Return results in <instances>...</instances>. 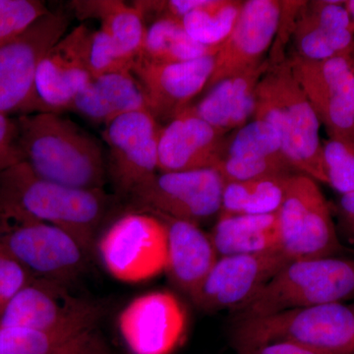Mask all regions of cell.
Here are the masks:
<instances>
[{
    "label": "cell",
    "instance_id": "obj_1",
    "mask_svg": "<svg viewBox=\"0 0 354 354\" xmlns=\"http://www.w3.org/2000/svg\"><path fill=\"white\" fill-rule=\"evenodd\" d=\"M104 189L84 190L41 178L26 162L0 172V216L36 221L68 232L88 253L111 206Z\"/></svg>",
    "mask_w": 354,
    "mask_h": 354
},
{
    "label": "cell",
    "instance_id": "obj_2",
    "mask_svg": "<svg viewBox=\"0 0 354 354\" xmlns=\"http://www.w3.org/2000/svg\"><path fill=\"white\" fill-rule=\"evenodd\" d=\"M16 121L22 160L37 176L76 189H104L108 165L95 137L53 111L26 114Z\"/></svg>",
    "mask_w": 354,
    "mask_h": 354
},
{
    "label": "cell",
    "instance_id": "obj_3",
    "mask_svg": "<svg viewBox=\"0 0 354 354\" xmlns=\"http://www.w3.org/2000/svg\"><path fill=\"white\" fill-rule=\"evenodd\" d=\"M253 120H264L276 128L293 171L328 184L320 120L288 59L271 65L261 79Z\"/></svg>",
    "mask_w": 354,
    "mask_h": 354
},
{
    "label": "cell",
    "instance_id": "obj_4",
    "mask_svg": "<svg viewBox=\"0 0 354 354\" xmlns=\"http://www.w3.org/2000/svg\"><path fill=\"white\" fill-rule=\"evenodd\" d=\"M274 342H293L335 354H354V306L344 302L286 310L236 320L232 344L246 354Z\"/></svg>",
    "mask_w": 354,
    "mask_h": 354
},
{
    "label": "cell",
    "instance_id": "obj_5",
    "mask_svg": "<svg viewBox=\"0 0 354 354\" xmlns=\"http://www.w3.org/2000/svg\"><path fill=\"white\" fill-rule=\"evenodd\" d=\"M354 299V261L337 257L290 261L246 304L236 320Z\"/></svg>",
    "mask_w": 354,
    "mask_h": 354
},
{
    "label": "cell",
    "instance_id": "obj_6",
    "mask_svg": "<svg viewBox=\"0 0 354 354\" xmlns=\"http://www.w3.org/2000/svg\"><path fill=\"white\" fill-rule=\"evenodd\" d=\"M69 23L66 14L50 10L0 48V114L18 118L50 111L37 90V73L46 53L66 34Z\"/></svg>",
    "mask_w": 354,
    "mask_h": 354
},
{
    "label": "cell",
    "instance_id": "obj_7",
    "mask_svg": "<svg viewBox=\"0 0 354 354\" xmlns=\"http://www.w3.org/2000/svg\"><path fill=\"white\" fill-rule=\"evenodd\" d=\"M97 249L102 266L113 279L143 283L167 270V225L152 213L125 214L100 237Z\"/></svg>",
    "mask_w": 354,
    "mask_h": 354
},
{
    "label": "cell",
    "instance_id": "obj_8",
    "mask_svg": "<svg viewBox=\"0 0 354 354\" xmlns=\"http://www.w3.org/2000/svg\"><path fill=\"white\" fill-rule=\"evenodd\" d=\"M278 223L281 250L290 261L335 257L342 250L329 204L306 174L288 178Z\"/></svg>",
    "mask_w": 354,
    "mask_h": 354
},
{
    "label": "cell",
    "instance_id": "obj_9",
    "mask_svg": "<svg viewBox=\"0 0 354 354\" xmlns=\"http://www.w3.org/2000/svg\"><path fill=\"white\" fill-rule=\"evenodd\" d=\"M102 312L101 304L72 295L62 283L46 279L26 286L9 301L0 315V327L83 337L92 334Z\"/></svg>",
    "mask_w": 354,
    "mask_h": 354
},
{
    "label": "cell",
    "instance_id": "obj_10",
    "mask_svg": "<svg viewBox=\"0 0 354 354\" xmlns=\"http://www.w3.org/2000/svg\"><path fill=\"white\" fill-rule=\"evenodd\" d=\"M225 184L216 169L158 172L128 198L149 213L199 225L220 215Z\"/></svg>",
    "mask_w": 354,
    "mask_h": 354
},
{
    "label": "cell",
    "instance_id": "obj_11",
    "mask_svg": "<svg viewBox=\"0 0 354 354\" xmlns=\"http://www.w3.org/2000/svg\"><path fill=\"white\" fill-rule=\"evenodd\" d=\"M162 127L150 111H136L109 122L102 131L108 147V177L118 195L129 197L158 174Z\"/></svg>",
    "mask_w": 354,
    "mask_h": 354
},
{
    "label": "cell",
    "instance_id": "obj_12",
    "mask_svg": "<svg viewBox=\"0 0 354 354\" xmlns=\"http://www.w3.org/2000/svg\"><path fill=\"white\" fill-rule=\"evenodd\" d=\"M351 55L321 62L297 57L288 59L293 76L329 137L354 135V74Z\"/></svg>",
    "mask_w": 354,
    "mask_h": 354
},
{
    "label": "cell",
    "instance_id": "obj_13",
    "mask_svg": "<svg viewBox=\"0 0 354 354\" xmlns=\"http://www.w3.org/2000/svg\"><path fill=\"white\" fill-rule=\"evenodd\" d=\"M118 325L133 354H171L185 337L187 312L171 291H151L123 308Z\"/></svg>",
    "mask_w": 354,
    "mask_h": 354
},
{
    "label": "cell",
    "instance_id": "obj_14",
    "mask_svg": "<svg viewBox=\"0 0 354 354\" xmlns=\"http://www.w3.org/2000/svg\"><path fill=\"white\" fill-rule=\"evenodd\" d=\"M3 249L26 269L64 285L83 271L88 252L62 228L36 221H16Z\"/></svg>",
    "mask_w": 354,
    "mask_h": 354
},
{
    "label": "cell",
    "instance_id": "obj_15",
    "mask_svg": "<svg viewBox=\"0 0 354 354\" xmlns=\"http://www.w3.org/2000/svg\"><path fill=\"white\" fill-rule=\"evenodd\" d=\"M288 262L281 249L218 257L193 302L205 311H235L252 299Z\"/></svg>",
    "mask_w": 354,
    "mask_h": 354
},
{
    "label": "cell",
    "instance_id": "obj_16",
    "mask_svg": "<svg viewBox=\"0 0 354 354\" xmlns=\"http://www.w3.org/2000/svg\"><path fill=\"white\" fill-rule=\"evenodd\" d=\"M283 1L247 0L234 30L215 55L213 73L205 91L230 76L262 64L278 34Z\"/></svg>",
    "mask_w": 354,
    "mask_h": 354
},
{
    "label": "cell",
    "instance_id": "obj_17",
    "mask_svg": "<svg viewBox=\"0 0 354 354\" xmlns=\"http://www.w3.org/2000/svg\"><path fill=\"white\" fill-rule=\"evenodd\" d=\"M290 57L321 62L354 50V27L344 1H304L293 18Z\"/></svg>",
    "mask_w": 354,
    "mask_h": 354
},
{
    "label": "cell",
    "instance_id": "obj_18",
    "mask_svg": "<svg viewBox=\"0 0 354 354\" xmlns=\"http://www.w3.org/2000/svg\"><path fill=\"white\" fill-rule=\"evenodd\" d=\"M215 55L172 64L135 62L132 73L141 84L149 111L157 118H176L200 93L213 73Z\"/></svg>",
    "mask_w": 354,
    "mask_h": 354
},
{
    "label": "cell",
    "instance_id": "obj_19",
    "mask_svg": "<svg viewBox=\"0 0 354 354\" xmlns=\"http://www.w3.org/2000/svg\"><path fill=\"white\" fill-rule=\"evenodd\" d=\"M91 30L80 25L65 34L44 55L37 73V90L48 111H70L74 100L92 81L86 57Z\"/></svg>",
    "mask_w": 354,
    "mask_h": 354
},
{
    "label": "cell",
    "instance_id": "obj_20",
    "mask_svg": "<svg viewBox=\"0 0 354 354\" xmlns=\"http://www.w3.org/2000/svg\"><path fill=\"white\" fill-rule=\"evenodd\" d=\"M225 136L186 108L162 127L158 138V172L216 169Z\"/></svg>",
    "mask_w": 354,
    "mask_h": 354
},
{
    "label": "cell",
    "instance_id": "obj_21",
    "mask_svg": "<svg viewBox=\"0 0 354 354\" xmlns=\"http://www.w3.org/2000/svg\"><path fill=\"white\" fill-rule=\"evenodd\" d=\"M270 66L264 60L253 68L223 79L209 88L197 104L187 108L221 134L235 131L253 120L257 87Z\"/></svg>",
    "mask_w": 354,
    "mask_h": 354
},
{
    "label": "cell",
    "instance_id": "obj_22",
    "mask_svg": "<svg viewBox=\"0 0 354 354\" xmlns=\"http://www.w3.org/2000/svg\"><path fill=\"white\" fill-rule=\"evenodd\" d=\"M153 215L162 218L167 227L169 252L165 272L174 285L193 301L218 259L215 246L209 234L199 225Z\"/></svg>",
    "mask_w": 354,
    "mask_h": 354
},
{
    "label": "cell",
    "instance_id": "obj_23",
    "mask_svg": "<svg viewBox=\"0 0 354 354\" xmlns=\"http://www.w3.org/2000/svg\"><path fill=\"white\" fill-rule=\"evenodd\" d=\"M70 109L104 127L124 114L149 111L143 88L132 72L92 79L77 95Z\"/></svg>",
    "mask_w": 354,
    "mask_h": 354
},
{
    "label": "cell",
    "instance_id": "obj_24",
    "mask_svg": "<svg viewBox=\"0 0 354 354\" xmlns=\"http://www.w3.org/2000/svg\"><path fill=\"white\" fill-rule=\"evenodd\" d=\"M209 235L218 257L281 249L278 213L218 216Z\"/></svg>",
    "mask_w": 354,
    "mask_h": 354
},
{
    "label": "cell",
    "instance_id": "obj_25",
    "mask_svg": "<svg viewBox=\"0 0 354 354\" xmlns=\"http://www.w3.org/2000/svg\"><path fill=\"white\" fill-rule=\"evenodd\" d=\"M72 10L81 20L94 19L114 39L120 50L135 62L145 41L147 24L143 15L133 4L121 0H78L70 2Z\"/></svg>",
    "mask_w": 354,
    "mask_h": 354
},
{
    "label": "cell",
    "instance_id": "obj_26",
    "mask_svg": "<svg viewBox=\"0 0 354 354\" xmlns=\"http://www.w3.org/2000/svg\"><path fill=\"white\" fill-rule=\"evenodd\" d=\"M218 48H209L190 38L180 21L162 18L147 26L145 41L135 62L172 64L216 55Z\"/></svg>",
    "mask_w": 354,
    "mask_h": 354
},
{
    "label": "cell",
    "instance_id": "obj_27",
    "mask_svg": "<svg viewBox=\"0 0 354 354\" xmlns=\"http://www.w3.org/2000/svg\"><path fill=\"white\" fill-rule=\"evenodd\" d=\"M291 174L225 183L218 216L278 213L285 200Z\"/></svg>",
    "mask_w": 354,
    "mask_h": 354
},
{
    "label": "cell",
    "instance_id": "obj_28",
    "mask_svg": "<svg viewBox=\"0 0 354 354\" xmlns=\"http://www.w3.org/2000/svg\"><path fill=\"white\" fill-rule=\"evenodd\" d=\"M244 1L205 0L180 20L190 38L209 48H220L234 30Z\"/></svg>",
    "mask_w": 354,
    "mask_h": 354
},
{
    "label": "cell",
    "instance_id": "obj_29",
    "mask_svg": "<svg viewBox=\"0 0 354 354\" xmlns=\"http://www.w3.org/2000/svg\"><path fill=\"white\" fill-rule=\"evenodd\" d=\"M92 334L68 337L21 327H0V354H77Z\"/></svg>",
    "mask_w": 354,
    "mask_h": 354
},
{
    "label": "cell",
    "instance_id": "obj_30",
    "mask_svg": "<svg viewBox=\"0 0 354 354\" xmlns=\"http://www.w3.org/2000/svg\"><path fill=\"white\" fill-rule=\"evenodd\" d=\"M223 158L250 160H286L281 136L276 128L264 120H252L225 138ZM290 164V162H288Z\"/></svg>",
    "mask_w": 354,
    "mask_h": 354
},
{
    "label": "cell",
    "instance_id": "obj_31",
    "mask_svg": "<svg viewBox=\"0 0 354 354\" xmlns=\"http://www.w3.org/2000/svg\"><path fill=\"white\" fill-rule=\"evenodd\" d=\"M323 160L328 185L341 195L354 192V135L323 141Z\"/></svg>",
    "mask_w": 354,
    "mask_h": 354
},
{
    "label": "cell",
    "instance_id": "obj_32",
    "mask_svg": "<svg viewBox=\"0 0 354 354\" xmlns=\"http://www.w3.org/2000/svg\"><path fill=\"white\" fill-rule=\"evenodd\" d=\"M86 57L93 79L106 74L132 72L135 64L102 28L88 34Z\"/></svg>",
    "mask_w": 354,
    "mask_h": 354
},
{
    "label": "cell",
    "instance_id": "obj_33",
    "mask_svg": "<svg viewBox=\"0 0 354 354\" xmlns=\"http://www.w3.org/2000/svg\"><path fill=\"white\" fill-rule=\"evenodd\" d=\"M48 11L39 0H0V48L19 37Z\"/></svg>",
    "mask_w": 354,
    "mask_h": 354
},
{
    "label": "cell",
    "instance_id": "obj_34",
    "mask_svg": "<svg viewBox=\"0 0 354 354\" xmlns=\"http://www.w3.org/2000/svg\"><path fill=\"white\" fill-rule=\"evenodd\" d=\"M26 286V268L2 248L0 250V315L9 301Z\"/></svg>",
    "mask_w": 354,
    "mask_h": 354
},
{
    "label": "cell",
    "instance_id": "obj_35",
    "mask_svg": "<svg viewBox=\"0 0 354 354\" xmlns=\"http://www.w3.org/2000/svg\"><path fill=\"white\" fill-rule=\"evenodd\" d=\"M22 162L16 118L0 114V172Z\"/></svg>",
    "mask_w": 354,
    "mask_h": 354
},
{
    "label": "cell",
    "instance_id": "obj_36",
    "mask_svg": "<svg viewBox=\"0 0 354 354\" xmlns=\"http://www.w3.org/2000/svg\"><path fill=\"white\" fill-rule=\"evenodd\" d=\"M246 354H335L293 342H274L254 349Z\"/></svg>",
    "mask_w": 354,
    "mask_h": 354
},
{
    "label": "cell",
    "instance_id": "obj_37",
    "mask_svg": "<svg viewBox=\"0 0 354 354\" xmlns=\"http://www.w3.org/2000/svg\"><path fill=\"white\" fill-rule=\"evenodd\" d=\"M339 212L344 225L354 239V192L341 195L339 201Z\"/></svg>",
    "mask_w": 354,
    "mask_h": 354
},
{
    "label": "cell",
    "instance_id": "obj_38",
    "mask_svg": "<svg viewBox=\"0 0 354 354\" xmlns=\"http://www.w3.org/2000/svg\"><path fill=\"white\" fill-rule=\"evenodd\" d=\"M79 354H108L104 353V351H102L101 346L97 344V342L95 341L94 339H92L85 348H83V351H81Z\"/></svg>",
    "mask_w": 354,
    "mask_h": 354
},
{
    "label": "cell",
    "instance_id": "obj_39",
    "mask_svg": "<svg viewBox=\"0 0 354 354\" xmlns=\"http://www.w3.org/2000/svg\"><path fill=\"white\" fill-rule=\"evenodd\" d=\"M344 3H346V7L348 9L349 15H351V20H353L354 27V0H348V1H344Z\"/></svg>",
    "mask_w": 354,
    "mask_h": 354
},
{
    "label": "cell",
    "instance_id": "obj_40",
    "mask_svg": "<svg viewBox=\"0 0 354 354\" xmlns=\"http://www.w3.org/2000/svg\"><path fill=\"white\" fill-rule=\"evenodd\" d=\"M351 58H353V74H354V50L353 53V55H351Z\"/></svg>",
    "mask_w": 354,
    "mask_h": 354
}]
</instances>
